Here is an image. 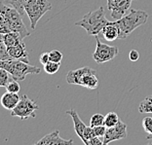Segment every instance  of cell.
Segmentation results:
<instances>
[{
  "label": "cell",
  "mask_w": 152,
  "mask_h": 145,
  "mask_svg": "<svg viewBox=\"0 0 152 145\" xmlns=\"http://www.w3.org/2000/svg\"><path fill=\"white\" fill-rule=\"evenodd\" d=\"M148 19V14L141 10L131 9L125 16L120 20H115L119 29L118 39H125L136 28L146 23Z\"/></svg>",
  "instance_id": "6da1fadb"
},
{
  "label": "cell",
  "mask_w": 152,
  "mask_h": 145,
  "mask_svg": "<svg viewBox=\"0 0 152 145\" xmlns=\"http://www.w3.org/2000/svg\"><path fill=\"white\" fill-rule=\"evenodd\" d=\"M108 23L109 20H107V19L105 18L104 9H103V7H99L95 11L86 14L79 22L75 23V26L83 27L88 35L96 36L102 32V28Z\"/></svg>",
  "instance_id": "7a4b0ae2"
},
{
  "label": "cell",
  "mask_w": 152,
  "mask_h": 145,
  "mask_svg": "<svg viewBox=\"0 0 152 145\" xmlns=\"http://www.w3.org/2000/svg\"><path fill=\"white\" fill-rule=\"evenodd\" d=\"M66 81L70 85H78L90 90H96L99 87V79L96 71L91 67L84 66L75 70L68 71Z\"/></svg>",
  "instance_id": "3957f363"
},
{
  "label": "cell",
  "mask_w": 152,
  "mask_h": 145,
  "mask_svg": "<svg viewBox=\"0 0 152 145\" xmlns=\"http://www.w3.org/2000/svg\"><path fill=\"white\" fill-rule=\"evenodd\" d=\"M0 67L8 71L11 78L19 82L25 80L27 74H39L41 72L39 67L30 65L29 63H25L23 60H14V58L8 60H2Z\"/></svg>",
  "instance_id": "277c9868"
},
{
  "label": "cell",
  "mask_w": 152,
  "mask_h": 145,
  "mask_svg": "<svg viewBox=\"0 0 152 145\" xmlns=\"http://www.w3.org/2000/svg\"><path fill=\"white\" fill-rule=\"evenodd\" d=\"M0 14L8 23L11 31L18 32L23 39L29 36L30 33L26 29V25L23 22V16L18 10L4 2H0Z\"/></svg>",
  "instance_id": "5b68a950"
},
{
  "label": "cell",
  "mask_w": 152,
  "mask_h": 145,
  "mask_svg": "<svg viewBox=\"0 0 152 145\" xmlns=\"http://www.w3.org/2000/svg\"><path fill=\"white\" fill-rule=\"evenodd\" d=\"M52 9V4L48 0H27L25 4V12L30 20V27L35 29L38 20Z\"/></svg>",
  "instance_id": "8992f818"
},
{
  "label": "cell",
  "mask_w": 152,
  "mask_h": 145,
  "mask_svg": "<svg viewBox=\"0 0 152 145\" xmlns=\"http://www.w3.org/2000/svg\"><path fill=\"white\" fill-rule=\"evenodd\" d=\"M38 109L39 106L32 99H30L26 95H23L16 107L11 110V115L13 117H19L20 120L35 118V111Z\"/></svg>",
  "instance_id": "52a82bcc"
},
{
  "label": "cell",
  "mask_w": 152,
  "mask_h": 145,
  "mask_svg": "<svg viewBox=\"0 0 152 145\" xmlns=\"http://www.w3.org/2000/svg\"><path fill=\"white\" fill-rule=\"evenodd\" d=\"M96 38V50L93 54V58L95 60L96 63H104L107 61L112 60L119 53L118 48L115 46H109L107 44L101 42L98 35L95 36Z\"/></svg>",
  "instance_id": "ba28073f"
},
{
  "label": "cell",
  "mask_w": 152,
  "mask_h": 145,
  "mask_svg": "<svg viewBox=\"0 0 152 145\" xmlns=\"http://www.w3.org/2000/svg\"><path fill=\"white\" fill-rule=\"evenodd\" d=\"M133 0H107V9L114 20H120L131 10Z\"/></svg>",
  "instance_id": "9c48e42d"
},
{
  "label": "cell",
  "mask_w": 152,
  "mask_h": 145,
  "mask_svg": "<svg viewBox=\"0 0 152 145\" xmlns=\"http://www.w3.org/2000/svg\"><path fill=\"white\" fill-rule=\"evenodd\" d=\"M127 137V125L122 121H119L115 126L106 129L103 136V145H106L112 141L120 140Z\"/></svg>",
  "instance_id": "30bf717a"
},
{
  "label": "cell",
  "mask_w": 152,
  "mask_h": 145,
  "mask_svg": "<svg viewBox=\"0 0 152 145\" xmlns=\"http://www.w3.org/2000/svg\"><path fill=\"white\" fill-rule=\"evenodd\" d=\"M73 143L72 139H64L60 136V132L55 130L49 134H46L44 137H42L40 140H38L35 143L36 145H58V144H64V145H70Z\"/></svg>",
  "instance_id": "8fae6325"
},
{
  "label": "cell",
  "mask_w": 152,
  "mask_h": 145,
  "mask_svg": "<svg viewBox=\"0 0 152 145\" xmlns=\"http://www.w3.org/2000/svg\"><path fill=\"white\" fill-rule=\"evenodd\" d=\"M7 51H8L9 56L12 58H14V60H20L25 61V63H29L28 53H27V51H26V44L23 41L15 45V46L7 47Z\"/></svg>",
  "instance_id": "7c38bea8"
},
{
  "label": "cell",
  "mask_w": 152,
  "mask_h": 145,
  "mask_svg": "<svg viewBox=\"0 0 152 145\" xmlns=\"http://www.w3.org/2000/svg\"><path fill=\"white\" fill-rule=\"evenodd\" d=\"M20 99V96L18 95V93H11L8 92L5 93L4 95L1 96L0 99V103L1 105L7 110H13L16 107Z\"/></svg>",
  "instance_id": "4fadbf2b"
},
{
  "label": "cell",
  "mask_w": 152,
  "mask_h": 145,
  "mask_svg": "<svg viewBox=\"0 0 152 145\" xmlns=\"http://www.w3.org/2000/svg\"><path fill=\"white\" fill-rule=\"evenodd\" d=\"M102 36L106 41H114L116 39H118L119 37V29L118 26L116 25V22L113 20V22H109L107 25H106L102 30Z\"/></svg>",
  "instance_id": "5bb4252c"
},
{
  "label": "cell",
  "mask_w": 152,
  "mask_h": 145,
  "mask_svg": "<svg viewBox=\"0 0 152 145\" xmlns=\"http://www.w3.org/2000/svg\"><path fill=\"white\" fill-rule=\"evenodd\" d=\"M66 114L67 115H69L71 118H72V121H73V124H74V130H75V133H77V136L80 137L81 140L83 139V133H84V130L86 129V126L84 123H83V121L80 119V117L76 112V110L74 109H69L66 111Z\"/></svg>",
  "instance_id": "9a60e30c"
},
{
  "label": "cell",
  "mask_w": 152,
  "mask_h": 145,
  "mask_svg": "<svg viewBox=\"0 0 152 145\" xmlns=\"http://www.w3.org/2000/svg\"><path fill=\"white\" fill-rule=\"evenodd\" d=\"M0 36H1L2 40L4 41V43L6 44L7 47L15 46V45L23 41V38L20 36L18 32H14V31H10L8 33H4V34H0Z\"/></svg>",
  "instance_id": "2e32d148"
},
{
  "label": "cell",
  "mask_w": 152,
  "mask_h": 145,
  "mask_svg": "<svg viewBox=\"0 0 152 145\" xmlns=\"http://www.w3.org/2000/svg\"><path fill=\"white\" fill-rule=\"evenodd\" d=\"M27 0H3V2L10 6L14 7L20 12V14L23 17L25 15V4Z\"/></svg>",
  "instance_id": "e0dca14e"
},
{
  "label": "cell",
  "mask_w": 152,
  "mask_h": 145,
  "mask_svg": "<svg viewBox=\"0 0 152 145\" xmlns=\"http://www.w3.org/2000/svg\"><path fill=\"white\" fill-rule=\"evenodd\" d=\"M140 113H152V95H148L139 105Z\"/></svg>",
  "instance_id": "ac0fdd59"
},
{
  "label": "cell",
  "mask_w": 152,
  "mask_h": 145,
  "mask_svg": "<svg viewBox=\"0 0 152 145\" xmlns=\"http://www.w3.org/2000/svg\"><path fill=\"white\" fill-rule=\"evenodd\" d=\"M119 117L115 112H109L104 116V126L106 128H110L115 126L119 122Z\"/></svg>",
  "instance_id": "d6986e66"
},
{
  "label": "cell",
  "mask_w": 152,
  "mask_h": 145,
  "mask_svg": "<svg viewBox=\"0 0 152 145\" xmlns=\"http://www.w3.org/2000/svg\"><path fill=\"white\" fill-rule=\"evenodd\" d=\"M61 67V63H55V61H48L46 64H44V70L46 73L50 74V75H53V74H56L57 72L58 71Z\"/></svg>",
  "instance_id": "ffe728a7"
},
{
  "label": "cell",
  "mask_w": 152,
  "mask_h": 145,
  "mask_svg": "<svg viewBox=\"0 0 152 145\" xmlns=\"http://www.w3.org/2000/svg\"><path fill=\"white\" fill-rule=\"evenodd\" d=\"M104 125V116L102 114L96 113L91 117L90 120V126L91 127H96V126H102Z\"/></svg>",
  "instance_id": "44dd1931"
},
{
  "label": "cell",
  "mask_w": 152,
  "mask_h": 145,
  "mask_svg": "<svg viewBox=\"0 0 152 145\" xmlns=\"http://www.w3.org/2000/svg\"><path fill=\"white\" fill-rule=\"evenodd\" d=\"M11 57L9 56L8 51H7V46L2 40L1 36H0V60H11Z\"/></svg>",
  "instance_id": "7402d4cb"
},
{
  "label": "cell",
  "mask_w": 152,
  "mask_h": 145,
  "mask_svg": "<svg viewBox=\"0 0 152 145\" xmlns=\"http://www.w3.org/2000/svg\"><path fill=\"white\" fill-rule=\"evenodd\" d=\"M96 134L94 132V128L93 127H86V129L84 130V133H83V139L82 141L84 142L86 145H88V142L90 139H92L93 137H95Z\"/></svg>",
  "instance_id": "603a6c76"
},
{
  "label": "cell",
  "mask_w": 152,
  "mask_h": 145,
  "mask_svg": "<svg viewBox=\"0 0 152 145\" xmlns=\"http://www.w3.org/2000/svg\"><path fill=\"white\" fill-rule=\"evenodd\" d=\"M10 74L8 73V71L5 70L4 68L0 67V87H4L6 88L7 84L9 83L10 79Z\"/></svg>",
  "instance_id": "cb8c5ba5"
},
{
  "label": "cell",
  "mask_w": 152,
  "mask_h": 145,
  "mask_svg": "<svg viewBox=\"0 0 152 145\" xmlns=\"http://www.w3.org/2000/svg\"><path fill=\"white\" fill-rule=\"evenodd\" d=\"M6 90L8 92H11V93H19L20 90V86L19 81L14 80V79L10 80L9 83L6 86Z\"/></svg>",
  "instance_id": "d4e9b609"
},
{
  "label": "cell",
  "mask_w": 152,
  "mask_h": 145,
  "mask_svg": "<svg viewBox=\"0 0 152 145\" xmlns=\"http://www.w3.org/2000/svg\"><path fill=\"white\" fill-rule=\"evenodd\" d=\"M49 55H50V60L51 61H55V63H61V60H63V54L61 53L60 51L58 50H53L49 52Z\"/></svg>",
  "instance_id": "484cf974"
},
{
  "label": "cell",
  "mask_w": 152,
  "mask_h": 145,
  "mask_svg": "<svg viewBox=\"0 0 152 145\" xmlns=\"http://www.w3.org/2000/svg\"><path fill=\"white\" fill-rule=\"evenodd\" d=\"M143 130L147 133V134H152V118L151 117H145L142 120Z\"/></svg>",
  "instance_id": "4316f807"
},
{
  "label": "cell",
  "mask_w": 152,
  "mask_h": 145,
  "mask_svg": "<svg viewBox=\"0 0 152 145\" xmlns=\"http://www.w3.org/2000/svg\"><path fill=\"white\" fill-rule=\"evenodd\" d=\"M10 31H11V29H10L8 23H6L5 19L3 18V16L0 14V34L8 33Z\"/></svg>",
  "instance_id": "83f0119b"
},
{
  "label": "cell",
  "mask_w": 152,
  "mask_h": 145,
  "mask_svg": "<svg viewBox=\"0 0 152 145\" xmlns=\"http://www.w3.org/2000/svg\"><path fill=\"white\" fill-rule=\"evenodd\" d=\"M94 128V132H95V134L96 136L98 137H103L105 134V132H106V128L104 125H102V126H96V127H93Z\"/></svg>",
  "instance_id": "f1b7e54d"
},
{
  "label": "cell",
  "mask_w": 152,
  "mask_h": 145,
  "mask_svg": "<svg viewBox=\"0 0 152 145\" xmlns=\"http://www.w3.org/2000/svg\"><path fill=\"white\" fill-rule=\"evenodd\" d=\"M39 61L43 65L46 64L48 61H50V55H49V52H43L42 54L40 55L39 57Z\"/></svg>",
  "instance_id": "f546056e"
},
{
  "label": "cell",
  "mask_w": 152,
  "mask_h": 145,
  "mask_svg": "<svg viewBox=\"0 0 152 145\" xmlns=\"http://www.w3.org/2000/svg\"><path fill=\"white\" fill-rule=\"evenodd\" d=\"M129 58H130V60H132V61L139 60V58H140L139 52L136 51V50H132L130 52V54H129Z\"/></svg>",
  "instance_id": "4dcf8cb0"
},
{
  "label": "cell",
  "mask_w": 152,
  "mask_h": 145,
  "mask_svg": "<svg viewBox=\"0 0 152 145\" xmlns=\"http://www.w3.org/2000/svg\"><path fill=\"white\" fill-rule=\"evenodd\" d=\"M99 138H101V137H98V136L93 137L92 139L89 140L88 145H103V140H101Z\"/></svg>",
  "instance_id": "1f68e13d"
},
{
  "label": "cell",
  "mask_w": 152,
  "mask_h": 145,
  "mask_svg": "<svg viewBox=\"0 0 152 145\" xmlns=\"http://www.w3.org/2000/svg\"><path fill=\"white\" fill-rule=\"evenodd\" d=\"M146 139H147V140H149V139H152V134H147V136H146Z\"/></svg>",
  "instance_id": "d6a6232c"
},
{
  "label": "cell",
  "mask_w": 152,
  "mask_h": 145,
  "mask_svg": "<svg viewBox=\"0 0 152 145\" xmlns=\"http://www.w3.org/2000/svg\"><path fill=\"white\" fill-rule=\"evenodd\" d=\"M1 61H2V60H0V66H1Z\"/></svg>",
  "instance_id": "836d02e7"
},
{
  "label": "cell",
  "mask_w": 152,
  "mask_h": 145,
  "mask_svg": "<svg viewBox=\"0 0 152 145\" xmlns=\"http://www.w3.org/2000/svg\"><path fill=\"white\" fill-rule=\"evenodd\" d=\"M150 145H152V143H151V144H150Z\"/></svg>",
  "instance_id": "e575fe53"
}]
</instances>
